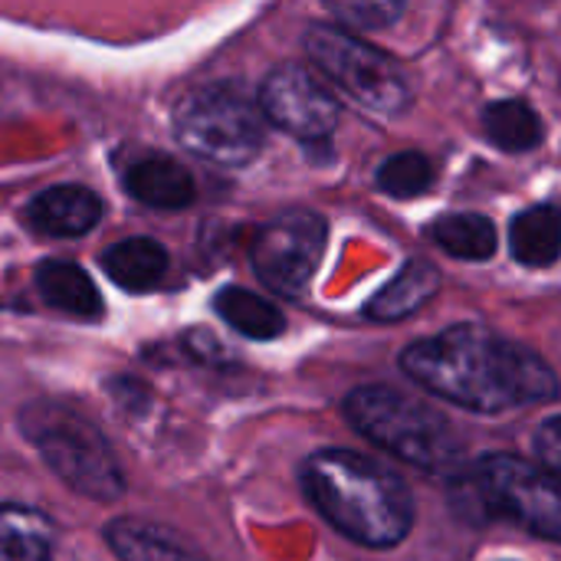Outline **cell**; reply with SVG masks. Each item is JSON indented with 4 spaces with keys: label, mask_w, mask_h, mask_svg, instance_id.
Wrapping results in <instances>:
<instances>
[{
    "label": "cell",
    "mask_w": 561,
    "mask_h": 561,
    "mask_svg": "<svg viewBox=\"0 0 561 561\" xmlns=\"http://www.w3.org/2000/svg\"><path fill=\"white\" fill-rule=\"evenodd\" d=\"M401 368L437 398L480 414H503L559 394L556 371L536 352L473 322L408 345Z\"/></svg>",
    "instance_id": "obj_1"
},
{
    "label": "cell",
    "mask_w": 561,
    "mask_h": 561,
    "mask_svg": "<svg viewBox=\"0 0 561 561\" xmlns=\"http://www.w3.org/2000/svg\"><path fill=\"white\" fill-rule=\"evenodd\" d=\"M309 503L352 542L391 549L414 526V500L398 473L355 450H319L299 470Z\"/></svg>",
    "instance_id": "obj_2"
},
{
    "label": "cell",
    "mask_w": 561,
    "mask_h": 561,
    "mask_svg": "<svg viewBox=\"0 0 561 561\" xmlns=\"http://www.w3.org/2000/svg\"><path fill=\"white\" fill-rule=\"evenodd\" d=\"M348 424L398 460L427 473H454L460 467V437L440 411L421 398L401 394L388 385H365L345 398Z\"/></svg>",
    "instance_id": "obj_3"
},
{
    "label": "cell",
    "mask_w": 561,
    "mask_h": 561,
    "mask_svg": "<svg viewBox=\"0 0 561 561\" xmlns=\"http://www.w3.org/2000/svg\"><path fill=\"white\" fill-rule=\"evenodd\" d=\"M20 431L69 490L95 503H112L125 493V477L108 440L79 411L43 398L20 411Z\"/></svg>",
    "instance_id": "obj_4"
},
{
    "label": "cell",
    "mask_w": 561,
    "mask_h": 561,
    "mask_svg": "<svg viewBox=\"0 0 561 561\" xmlns=\"http://www.w3.org/2000/svg\"><path fill=\"white\" fill-rule=\"evenodd\" d=\"M178 141L214 164L237 168L250 164L266 145V118L233 82H210L187 92L174 108Z\"/></svg>",
    "instance_id": "obj_5"
},
{
    "label": "cell",
    "mask_w": 561,
    "mask_h": 561,
    "mask_svg": "<svg viewBox=\"0 0 561 561\" xmlns=\"http://www.w3.org/2000/svg\"><path fill=\"white\" fill-rule=\"evenodd\" d=\"M306 53L342 92L371 112L398 115L411 102V82L401 62L342 26H312L306 33Z\"/></svg>",
    "instance_id": "obj_6"
},
{
    "label": "cell",
    "mask_w": 561,
    "mask_h": 561,
    "mask_svg": "<svg viewBox=\"0 0 561 561\" xmlns=\"http://www.w3.org/2000/svg\"><path fill=\"white\" fill-rule=\"evenodd\" d=\"M473 473L486 493L493 519L523 523L529 533L561 542V480L510 454L473 463Z\"/></svg>",
    "instance_id": "obj_7"
},
{
    "label": "cell",
    "mask_w": 561,
    "mask_h": 561,
    "mask_svg": "<svg viewBox=\"0 0 561 561\" xmlns=\"http://www.w3.org/2000/svg\"><path fill=\"white\" fill-rule=\"evenodd\" d=\"M325 237L329 227L316 210H286L256 233L253 273L279 296H299L319 270Z\"/></svg>",
    "instance_id": "obj_8"
},
{
    "label": "cell",
    "mask_w": 561,
    "mask_h": 561,
    "mask_svg": "<svg viewBox=\"0 0 561 561\" xmlns=\"http://www.w3.org/2000/svg\"><path fill=\"white\" fill-rule=\"evenodd\" d=\"M260 112L270 125L306 145L329 141L342 115L339 99L299 62H283L263 79Z\"/></svg>",
    "instance_id": "obj_9"
},
{
    "label": "cell",
    "mask_w": 561,
    "mask_h": 561,
    "mask_svg": "<svg viewBox=\"0 0 561 561\" xmlns=\"http://www.w3.org/2000/svg\"><path fill=\"white\" fill-rule=\"evenodd\" d=\"M102 210L105 207L95 191H89L82 184H56L49 191H39L26 204L23 217L36 233L66 240V237L89 233L102 220Z\"/></svg>",
    "instance_id": "obj_10"
},
{
    "label": "cell",
    "mask_w": 561,
    "mask_h": 561,
    "mask_svg": "<svg viewBox=\"0 0 561 561\" xmlns=\"http://www.w3.org/2000/svg\"><path fill=\"white\" fill-rule=\"evenodd\" d=\"M125 191L154 210H184L194 204L197 187L191 171L171 154H141L125 168Z\"/></svg>",
    "instance_id": "obj_11"
},
{
    "label": "cell",
    "mask_w": 561,
    "mask_h": 561,
    "mask_svg": "<svg viewBox=\"0 0 561 561\" xmlns=\"http://www.w3.org/2000/svg\"><path fill=\"white\" fill-rule=\"evenodd\" d=\"M105 542L118 561H207L191 539L145 519H112Z\"/></svg>",
    "instance_id": "obj_12"
},
{
    "label": "cell",
    "mask_w": 561,
    "mask_h": 561,
    "mask_svg": "<svg viewBox=\"0 0 561 561\" xmlns=\"http://www.w3.org/2000/svg\"><path fill=\"white\" fill-rule=\"evenodd\" d=\"M105 276L125 293H148L168 273V250L151 237L118 240L102 253Z\"/></svg>",
    "instance_id": "obj_13"
},
{
    "label": "cell",
    "mask_w": 561,
    "mask_h": 561,
    "mask_svg": "<svg viewBox=\"0 0 561 561\" xmlns=\"http://www.w3.org/2000/svg\"><path fill=\"white\" fill-rule=\"evenodd\" d=\"M36 289H39V296L53 309H62V312H69L76 319H89L92 322L105 309L95 283L72 260H43L36 266Z\"/></svg>",
    "instance_id": "obj_14"
},
{
    "label": "cell",
    "mask_w": 561,
    "mask_h": 561,
    "mask_svg": "<svg viewBox=\"0 0 561 561\" xmlns=\"http://www.w3.org/2000/svg\"><path fill=\"white\" fill-rule=\"evenodd\" d=\"M437 286H440V273L427 260H411L381 293H375L365 302V316L375 322L408 319L411 312H417L437 296Z\"/></svg>",
    "instance_id": "obj_15"
},
{
    "label": "cell",
    "mask_w": 561,
    "mask_h": 561,
    "mask_svg": "<svg viewBox=\"0 0 561 561\" xmlns=\"http://www.w3.org/2000/svg\"><path fill=\"white\" fill-rule=\"evenodd\" d=\"M0 561H53V523L16 503H0Z\"/></svg>",
    "instance_id": "obj_16"
},
{
    "label": "cell",
    "mask_w": 561,
    "mask_h": 561,
    "mask_svg": "<svg viewBox=\"0 0 561 561\" xmlns=\"http://www.w3.org/2000/svg\"><path fill=\"white\" fill-rule=\"evenodd\" d=\"M510 250L523 266H552L561 256V214L552 204L523 210L510 227Z\"/></svg>",
    "instance_id": "obj_17"
},
{
    "label": "cell",
    "mask_w": 561,
    "mask_h": 561,
    "mask_svg": "<svg viewBox=\"0 0 561 561\" xmlns=\"http://www.w3.org/2000/svg\"><path fill=\"white\" fill-rule=\"evenodd\" d=\"M214 309L230 329H237L240 335L256 339V342H270V339L283 335V329H286L283 312L270 299H263L243 286H224L214 296Z\"/></svg>",
    "instance_id": "obj_18"
},
{
    "label": "cell",
    "mask_w": 561,
    "mask_h": 561,
    "mask_svg": "<svg viewBox=\"0 0 561 561\" xmlns=\"http://www.w3.org/2000/svg\"><path fill=\"white\" fill-rule=\"evenodd\" d=\"M483 131L500 151H529L542 141L539 115L519 99H500L483 108Z\"/></svg>",
    "instance_id": "obj_19"
},
{
    "label": "cell",
    "mask_w": 561,
    "mask_h": 561,
    "mask_svg": "<svg viewBox=\"0 0 561 561\" xmlns=\"http://www.w3.org/2000/svg\"><path fill=\"white\" fill-rule=\"evenodd\" d=\"M431 240L460 260H490L496 253V227L483 214H444L434 220Z\"/></svg>",
    "instance_id": "obj_20"
},
{
    "label": "cell",
    "mask_w": 561,
    "mask_h": 561,
    "mask_svg": "<svg viewBox=\"0 0 561 561\" xmlns=\"http://www.w3.org/2000/svg\"><path fill=\"white\" fill-rule=\"evenodd\" d=\"M375 181H378V191H385L388 197H398V201L421 197L434 184V164L421 151H401V154H391L378 168Z\"/></svg>",
    "instance_id": "obj_21"
},
{
    "label": "cell",
    "mask_w": 561,
    "mask_h": 561,
    "mask_svg": "<svg viewBox=\"0 0 561 561\" xmlns=\"http://www.w3.org/2000/svg\"><path fill=\"white\" fill-rule=\"evenodd\" d=\"M332 13L345 23V26H358V30H381L391 26L401 13L404 3H335Z\"/></svg>",
    "instance_id": "obj_22"
},
{
    "label": "cell",
    "mask_w": 561,
    "mask_h": 561,
    "mask_svg": "<svg viewBox=\"0 0 561 561\" xmlns=\"http://www.w3.org/2000/svg\"><path fill=\"white\" fill-rule=\"evenodd\" d=\"M536 454L549 477L561 480V417H549L536 431Z\"/></svg>",
    "instance_id": "obj_23"
}]
</instances>
